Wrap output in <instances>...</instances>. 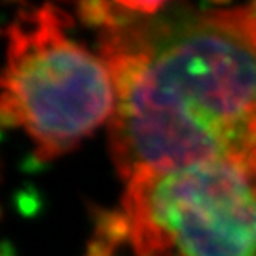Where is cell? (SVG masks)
<instances>
[{"mask_svg":"<svg viewBox=\"0 0 256 256\" xmlns=\"http://www.w3.org/2000/svg\"><path fill=\"white\" fill-rule=\"evenodd\" d=\"M98 32L116 107L108 146L123 180L206 156L249 158L256 142V0L140 20L78 0Z\"/></svg>","mask_w":256,"mask_h":256,"instance_id":"cell-1","label":"cell"},{"mask_svg":"<svg viewBox=\"0 0 256 256\" xmlns=\"http://www.w3.org/2000/svg\"><path fill=\"white\" fill-rule=\"evenodd\" d=\"M96 235L132 256H256V174L244 156L144 168Z\"/></svg>","mask_w":256,"mask_h":256,"instance_id":"cell-2","label":"cell"},{"mask_svg":"<svg viewBox=\"0 0 256 256\" xmlns=\"http://www.w3.org/2000/svg\"><path fill=\"white\" fill-rule=\"evenodd\" d=\"M72 25L68 11L44 2L18 11L6 30L2 123L22 130L43 162L73 152L116 107L110 70L73 38Z\"/></svg>","mask_w":256,"mask_h":256,"instance_id":"cell-3","label":"cell"},{"mask_svg":"<svg viewBox=\"0 0 256 256\" xmlns=\"http://www.w3.org/2000/svg\"><path fill=\"white\" fill-rule=\"evenodd\" d=\"M120 9L139 16H153L168 4L169 0H110Z\"/></svg>","mask_w":256,"mask_h":256,"instance_id":"cell-4","label":"cell"},{"mask_svg":"<svg viewBox=\"0 0 256 256\" xmlns=\"http://www.w3.org/2000/svg\"><path fill=\"white\" fill-rule=\"evenodd\" d=\"M249 162H251L252 171H254V174H256V142H254V146H252V150H251V155H249Z\"/></svg>","mask_w":256,"mask_h":256,"instance_id":"cell-5","label":"cell"}]
</instances>
